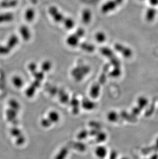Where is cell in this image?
<instances>
[{
  "label": "cell",
  "mask_w": 158,
  "mask_h": 159,
  "mask_svg": "<svg viewBox=\"0 0 158 159\" xmlns=\"http://www.w3.org/2000/svg\"><path fill=\"white\" fill-rule=\"evenodd\" d=\"M49 12L53 18V20L56 22H62L64 20V16L59 11L58 8L55 6H52L49 9Z\"/></svg>",
  "instance_id": "1"
},
{
  "label": "cell",
  "mask_w": 158,
  "mask_h": 159,
  "mask_svg": "<svg viewBox=\"0 0 158 159\" xmlns=\"http://www.w3.org/2000/svg\"><path fill=\"white\" fill-rule=\"evenodd\" d=\"M19 32L22 39L25 41H28L31 39V31L26 25H22L20 27Z\"/></svg>",
  "instance_id": "2"
},
{
  "label": "cell",
  "mask_w": 158,
  "mask_h": 159,
  "mask_svg": "<svg viewBox=\"0 0 158 159\" xmlns=\"http://www.w3.org/2000/svg\"><path fill=\"white\" fill-rule=\"evenodd\" d=\"M114 49L118 52L121 53L126 58H129L132 55V51L131 49L123 46L121 44H116L114 45Z\"/></svg>",
  "instance_id": "3"
},
{
  "label": "cell",
  "mask_w": 158,
  "mask_h": 159,
  "mask_svg": "<svg viewBox=\"0 0 158 159\" xmlns=\"http://www.w3.org/2000/svg\"><path fill=\"white\" fill-rule=\"evenodd\" d=\"M19 43V38L15 34H13L9 36L6 45L9 47V49L12 50L13 49L17 46Z\"/></svg>",
  "instance_id": "4"
},
{
  "label": "cell",
  "mask_w": 158,
  "mask_h": 159,
  "mask_svg": "<svg viewBox=\"0 0 158 159\" xmlns=\"http://www.w3.org/2000/svg\"><path fill=\"white\" fill-rule=\"evenodd\" d=\"M118 4L115 1H110L104 4L102 7V12L104 13L110 12L113 11L117 6Z\"/></svg>",
  "instance_id": "5"
},
{
  "label": "cell",
  "mask_w": 158,
  "mask_h": 159,
  "mask_svg": "<svg viewBox=\"0 0 158 159\" xmlns=\"http://www.w3.org/2000/svg\"><path fill=\"white\" fill-rule=\"evenodd\" d=\"M14 19V14L11 12H4L0 14V24L11 22Z\"/></svg>",
  "instance_id": "6"
},
{
  "label": "cell",
  "mask_w": 158,
  "mask_h": 159,
  "mask_svg": "<svg viewBox=\"0 0 158 159\" xmlns=\"http://www.w3.org/2000/svg\"><path fill=\"white\" fill-rule=\"evenodd\" d=\"M35 11L31 8H28L25 11V19L28 22H31L33 21L34 19L35 18Z\"/></svg>",
  "instance_id": "7"
},
{
  "label": "cell",
  "mask_w": 158,
  "mask_h": 159,
  "mask_svg": "<svg viewBox=\"0 0 158 159\" xmlns=\"http://www.w3.org/2000/svg\"><path fill=\"white\" fill-rule=\"evenodd\" d=\"M18 5L17 0H3L1 3V6L5 8H13Z\"/></svg>",
  "instance_id": "8"
},
{
  "label": "cell",
  "mask_w": 158,
  "mask_h": 159,
  "mask_svg": "<svg viewBox=\"0 0 158 159\" xmlns=\"http://www.w3.org/2000/svg\"><path fill=\"white\" fill-rule=\"evenodd\" d=\"M79 39L76 34L72 35L67 39V43L71 46H76L79 45Z\"/></svg>",
  "instance_id": "9"
},
{
  "label": "cell",
  "mask_w": 158,
  "mask_h": 159,
  "mask_svg": "<svg viewBox=\"0 0 158 159\" xmlns=\"http://www.w3.org/2000/svg\"><path fill=\"white\" fill-rule=\"evenodd\" d=\"M91 13L90 11L88 9H85L82 12V21L85 24H88L91 21Z\"/></svg>",
  "instance_id": "10"
},
{
  "label": "cell",
  "mask_w": 158,
  "mask_h": 159,
  "mask_svg": "<svg viewBox=\"0 0 158 159\" xmlns=\"http://www.w3.org/2000/svg\"><path fill=\"white\" fill-rule=\"evenodd\" d=\"M64 23V26L67 29H72L75 25V22L72 19L69 18L64 19L63 21Z\"/></svg>",
  "instance_id": "11"
},
{
  "label": "cell",
  "mask_w": 158,
  "mask_h": 159,
  "mask_svg": "<svg viewBox=\"0 0 158 159\" xmlns=\"http://www.w3.org/2000/svg\"><path fill=\"white\" fill-rule=\"evenodd\" d=\"M156 15V11L155 9L154 8L148 9L146 13V19L148 21H151L155 18Z\"/></svg>",
  "instance_id": "12"
},
{
  "label": "cell",
  "mask_w": 158,
  "mask_h": 159,
  "mask_svg": "<svg viewBox=\"0 0 158 159\" xmlns=\"http://www.w3.org/2000/svg\"><path fill=\"white\" fill-rule=\"evenodd\" d=\"M81 48L84 51L89 52H93L94 49V47L93 45L87 43H82L81 45Z\"/></svg>",
  "instance_id": "13"
},
{
  "label": "cell",
  "mask_w": 158,
  "mask_h": 159,
  "mask_svg": "<svg viewBox=\"0 0 158 159\" xmlns=\"http://www.w3.org/2000/svg\"><path fill=\"white\" fill-rule=\"evenodd\" d=\"M101 52L105 56L107 57H110L112 58L113 56H114V54H113V51H111V49L107 48H102L101 49Z\"/></svg>",
  "instance_id": "14"
},
{
  "label": "cell",
  "mask_w": 158,
  "mask_h": 159,
  "mask_svg": "<svg viewBox=\"0 0 158 159\" xmlns=\"http://www.w3.org/2000/svg\"><path fill=\"white\" fill-rule=\"evenodd\" d=\"M11 50L6 45H0V55H7L10 53Z\"/></svg>",
  "instance_id": "15"
},
{
  "label": "cell",
  "mask_w": 158,
  "mask_h": 159,
  "mask_svg": "<svg viewBox=\"0 0 158 159\" xmlns=\"http://www.w3.org/2000/svg\"><path fill=\"white\" fill-rule=\"evenodd\" d=\"M95 38L97 40V41L100 42V43H102V42L105 41L106 39V37L104 32H98L97 34H96Z\"/></svg>",
  "instance_id": "16"
},
{
  "label": "cell",
  "mask_w": 158,
  "mask_h": 159,
  "mask_svg": "<svg viewBox=\"0 0 158 159\" xmlns=\"http://www.w3.org/2000/svg\"><path fill=\"white\" fill-rule=\"evenodd\" d=\"M96 153L99 158H103L106 156V152L104 148L103 147H100L96 150Z\"/></svg>",
  "instance_id": "17"
},
{
  "label": "cell",
  "mask_w": 158,
  "mask_h": 159,
  "mask_svg": "<svg viewBox=\"0 0 158 159\" xmlns=\"http://www.w3.org/2000/svg\"><path fill=\"white\" fill-rule=\"evenodd\" d=\"M51 67V63L48 61H46L43 63L42 65L43 70L45 71H48Z\"/></svg>",
  "instance_id": "18"
},
{
  "label": "cell",
  "mask_w": 158,
  "mask_h": 159,
  "mask_svg": "<svg viewBox=\"0 0 158 159\" xmlns=\"http://www.w3.org/2000/svg\"><path fill=\"white\" fill-rule=\"evenodd\" d=\"M84 34H85V32H84V31L83 29H82V28H79L77 31L76 32L75 34L80 38L83 36Z\"/></svg>",
  "instance_id": "19"
},
{
  "label": "cell",
  "mask_w": 158,
  "mask_h": 159,
  "mask_svg": "<svg viewBox=\"0 0 158 159\" xmlns=\"http://www.w3.org/2000/svg\"><path fill=\"white\" fill-rule=\"evenodd\" d=\"M29 69L31 70H33L35 71V69H36L35 64V63H31V64H29Z\"/></svg>",
  "instance_id": "20"
},
{
  "label": "cell",
  "mask_w": 158,
  "mask_h": 159,
  "mask_svg": "<svg viewBox=\"0 0 158 159\" xmlns=\"http://www.w3.org/2000/svg\"><path fill=\"white\" fill-rule=\"evenodd\" d=\"M151 4L154 5L157 4L158 3V0H150Z\"/></svg>",
  "instance_id": "21"
},
{
  "label": "cell",
  "mask_w": 158,
  "mask_h": 159,
  "mask_svg": "<svg viewBox=\"0 0 158 159\" xmlns=\"http://www.w3.org/2000/svg\"><path fill=\"white\" fill-rule=\"evenodd\" d=\"M115 1L116 2V3H117L118 5H119L122 3L123 0H115Z\"/></svg>",
  "instance_id": "22"
}]
</instances>
